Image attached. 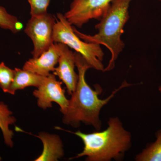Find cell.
I'll return each mask as SVG.
<instances>
[{
    "label": "cell",
    "instance_id": "6da1fadb",
    "mask_svg": "<svg viewBox=\"0 0 161 161\" xmlns=\"http://www.w3.org/2000/svg\"><path fill=\"white\" fill-rule=\"evenodd\" d=\"M75 65L78 70V79L75 92L69 99V104L65 114H63V123L78 128L81 122L92 126L97 130H100L102 122L99 115L102 108L108 103L115 94L123 88L131 85L125 81L105 99H100L98 95L103 92L99 85H95V90L87 83L85 79L87 70L92 68L89 64L79 53L75 52Z\"/></svg>",
    "mask_w": 161,
    "mask_h": 161
},
{
    "label": "cell",
    "instance_id": "7a4b0ae2",
    "mask_svg": "<svg viewBox=\"0 0 161 161\" xmlns=\"http://www.w3.org/2000/svg\"><path fill=\"white\" fill-rule=\"evenodd\" d=\"M108 124L105 130L92 133L67 131L81 139L84 144L83 150L70 159L86 157L87 161L122 160L132 146L131 133L118 117H110Z\"/></svg>",
    "mask_w": 161,
    "mask_h": 161
},
{
    "label": "cell",
    "instance_id": "3957f363",
    "mask_svg": "<svg viewBox=\"0 0 161 161\" xmlns=\"http://www.w3.org/2000/svg\"><path fill=\"white\" fill-rule=\"evenodd\" d=\"M132 0H112L105 13L95 25L98 33L94 36L84 34L74 26L75 33L87 43H97L105 46L111 53V58L104 72L113 69L115 60L125 46L121 39L124 27L130 19L129 7Z\"/></svg>",
    "mask_w": 161,
    "mask_h": 161
},
{
    "label": "cell",
    "instance_id": "277c9868",
    "mask_svg": "<svg viewBox=\"0 0 161 161\" xmlns=\"http://www.w3.org/2000/svg\"><path fill=\"white\" fill-rule=\"evenodd\" d=\"M57 17L58 19L56 20L53 28L54 42L66 44L80 54L92 68L104 72L105 68L102 61L104 53L100 44L87 43L80 40L64 15L58 13Z\"/></svg>",
    "mask_w": 161,
    "mask_h": 161
},
{
    "label": "cell",
    "instance_id": "5b68a950",
    "mask_svg": "<svg viewBox=\"0 0 161 161\" xmlns=\"http://www.w3.org/2000/svg\"><path fill=\"white\" fill-rule=\"evenodd\" d=\"M50 14L31 16L24 31L34 44L33 58H37L54 43L53 28L56 19Z\"/></svg>",
    "mask_w": 161,
    "mask_h": 161
},
{
    "label": "cell",
    "instance_id": "8992f818",
    "mask_svg": "<svg viewBox=\"0 0 161 161\" xmlns=\"http://www.w3.org/2000/svg\"><path fill=\"white\" fill-rule=\"evenodd\" d=\"M112 0H74L64 15L71 25L81 27L90 20H100Z\"/></svg>",
    "mask_w": 161,
    "mask_h": 161
},
{
    "label": "cell",
    "instance_id": "52a82bcc",
    "mask_svg": "<svg viewBox=\"0 0 161 161\" xmlns=\"http://www.w3.org/2000/svg\"><path fill=\"white\" fill-rule=\"evenodd\" d=\"M62 82L57 80L54 74L45 76L41 84L33 92V95L37 98L38 107L43 110L52 108V103H58L60 111L65 114L69 104L65 95V90L62 88Z\"/></svg>",
    "mask_w": 161,
    "mask_h": 161
},
{
    "label": "cell",
    "instance_id": "ba28073f",
    "mask_svg": "<svg viewBox=\"0 0 161 161\" xmlns=\"http://www.w3.org/2000/svg\"><path fill=\"white\" fill-rule=\"evenodd\" d=\"M60 45L61 50L58 66L55 68L53 74L62 80L66 87L68 95H71L76 89L78 79V75L75 69V53L71 51L66 44L60 43Z\"/></svg>",
    "mask_w": 161,
    "mask_h": 161
},
{
    "label": "cell",
    "instance_id": "9c48e42d",
    "mask_svg": "<svg viewBox=\"0 0 161 161\" xmlns=\"http://www.w3.org/2000/svg\"><path fill=\"white\" fill-rule=\"evenodd\" d=\"M60 43H53L47 50L37 58L30 59L24 64L23 69L43 76L53 72L58 63L60 54Z\"/></svg>",
    "mask_w": 161,
    "mask_h": 161
},
{
    "label": "cell",
    "instance_id": "30bf717a",
    "mask_svg": "<svg viewBox=\"0 0 161 161\" xmlns=\"http://www.w3.org/2000/svg\"><path fill=\"white\" fill-rule=\"evenodd\" d=\"M35 136L40 139L43 144L42 153L35 161H57L63 157V143L58 135L42 132Z\"/></svg>",
    "mask_w": 161,
    "mask_h": 161
},
{
    "label": "cell",
    "instance_id": "8fae6325",
    "mask_svg": "<svg viewBox=\"0 0 161 161\" xmlns=\"http://www.w3.org/2000/svg\"><path fill=\"white\" fill-rule=\"evenodd\" d=\"M14 71V77L9 92L12 95H14L17 90L24 89L27 87L37 88L45 77L19 68H15Z\"/></svg>",
    "mask_w": 161,
    "mask_h": 161
},
{
    "label": "cell",
    "instance_id": "7c38bea8",
    "mask_svg": "<svg viewBox=\"0 0 161 161\" xmlns=\"http://www.w3.org/2000/svg\"><path fill=\"white\" fill-rule=\"evenodd\" d=\"M16 121V119L8 106L3 102H0V129L3 132L5 144L11 148L14 146L12 139L14 133L9 129V126L14 124Z\"/></svg>",
    "mask_w": 161,
    "mask_h": 161
},
{
    "label": "cell",
    "instance_id": "4fadbf2b",
    "mask_svg": "<svg viewBox=\"0 0 161 161\" xmlns=\"http://www.w3.org/2000/svg\"><path fill=\"white\" fill-rule=\"evenodd\" d=\"M155 142L147 145L142 152L136 156V161H161V129L155 134Z\"/></svg>",
    "mask_w": 161,
    "mask_h": 161
},
{
    "label": "cell",
    "instance_id": "5bb4252c",
    "mask_svg": "<svg viewBox=\"0 0 161 161\" xmlns=\"http://www.w3.org/2000/svg\"><path fill=\"white\" fill-rule=\"evenodd\" d=\"M0 27L15 34L23 29V25L16 17L9 14L4 7L0 6Z\"/></svg>",
    "mask_w": 161,
    "mask_h": 161
},
{
    "label": "cell",
    "instance_id": "9a60e30c",
    "mask_svg": "<svg viewBox=\"0 0 161 161\" xmlns=\"http://www.w3.org/2000/svg\"><path fill=\"white\" fill-rule=\"evenodd\" d=\"M14 73V69L6 66L4 62L0 64V88L5 93H9Z\"/></svg>",
    "mask_w": 161,
    "mask_h": 161
},
{
    "label": "cell",
    "instance_id": "2e32d148",
    "mask_svg": "<svg viewBox=\"0 0 161 161\" xmlns=\"http://www.w3.org/2000/svg\"><path fill=\"white\" fill-rule=\"evenodd\" d=\"M31 6V16L47 13V9L51 0H27Z\"/></svg>",
    "mask_w": 161,
    "mask_h": 161
},
{
    "label": "cell",
    "instance_id": "e0dca14e",
    "mask_svg": "<svg viewBox=\"0 0 161 161\" xmlns=\"http://www.w3.org/2000/svg\"><path fill=\"white\" fill-rule=\"evenodd\" d=\"M158 90L159 91V92H160V93H161V85L159 87Z\"/></svg>",
    "mask_w": 161,
    "mask_h": 161
},
{
    "label": "cell",
    "instance_id": "ac0fdd59",
    "mask_svg": "<svg viewBox=\"0 0 161 161\" xmlns=\"http://www.w3.org/2000/svg\"><path fill=\"white\" fill-rule=\"evenodd\" d=\"M158 1H161V0H158Z\"/></svg>",
    "mask_w": 161,
    "mask_h": 161
}]
</instances>
